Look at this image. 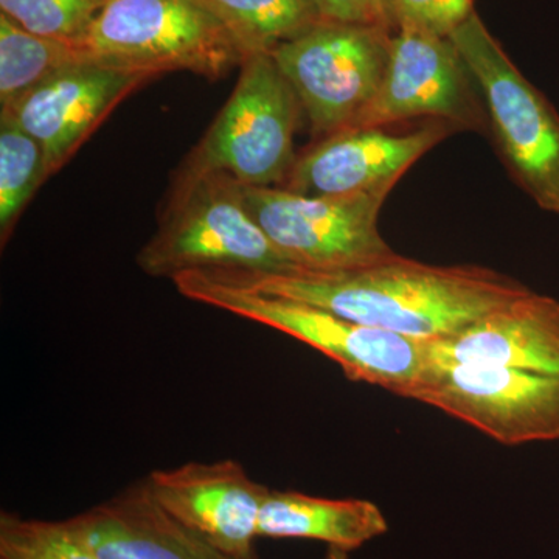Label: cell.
Returning <instances> with one entry per match:
<instances>
[{
  "label": "cell",
  "instance_id": "cell-1",
  "mask_svg": "<svg viewBox=\"0 0 559 559\" xmlns=\"http://www.w3.org/2000/svg\"><path fill=\"white\" fill-rule=\"evenodd\" d=\"M218 275L255 293L423 342L450 340L530 289L489 267L436 266L399 253L347 271Z\"/></svg>",
  "mask_w": 559,
  "mask_h": 559
},
{
  "label": "cell",
  "instance_id": "cell-2",
  "mask_svg": "<svg viewBox=\"0 0 559 559\" xmlns=\"http://www.w3.org/2000/svg\"><path fill=\"white\" fill-rule=\"evenodd\" d=\"M138 266L156 278L187 272L290 274L299 272L250 215L242 183L182 164Z\"/></svg>",
  "mask_w": 559,
  "mask_h": 559
},
{
  "label": "cell",
  "instance_id": "cell-3",
  "mask_svg": "<svg viewBox=\"0 0 559 559\" xmlns=\"http://www.w3.org/2000/svg\"><path fill=\"white\" fill-rule=\"evenodd\" d=\"M171 282L186 299L277 330L336 362L348 380L388 389L403 399H409L432 364L430 342L360 325L301 301L255 293L212 272H187Z\"/></svg>",
  "mask_w": 559,
  "mask_h": 559
},
{
  "label": "cell",
  "instance_id": "cell-4",
  "mask_svg": "<svg viewBox=\"0 0 559 559\" xmlns=\"http://www.w3.org/2000/svg\"><path fill=\"white\" fill-rule=\"evenodd\" d=\"M73 46L83 62L151 80L176 70L219 80L245 58L201 0H105Z\"/></svg>",
  "mask_w": 559,
  "mask_h": 559
},
{
  "label": "cell",
  "instance_id": "cell-5",
  "mask_svg": "<svg viewBox=\"0 0 559 559\" xmlns=\"http://www.w3.org/2000/svg\"><path fill=\"white\" fill-rule=\"evenodd\" d=\"M450 39L479 87L511 176L540 210L558 215V110L522 75L476 11Z\"/></svg>",
  "mask_w": 559,
  "mask_h": 559
},
{
  "label": "cell",
  "instance_id": "cell-6",
  "mask_svg": "<svg viewBox=\"0 0 559 559\" xmlns=\"http://www.w3.org/2000/svg\"><path fill=\"white\" fill-rule=\"evenodd\" d=\"M300 110L272 55L250 53L229 100L183 165L226 173L246 187H277L296 162Z\"/></svg>",
  "mask_w": 559,
  "mask_h": 559
},
{
  "label": "cell",
  "instance_id": "cell-7",
  "mask_svg": "<svg viewBox=\"0 0 559 559\" xmlns=\"http://www.w3.org/2000/svg\"><path fill=\"white\" fill-rule=\"evenodd\" d=\"M393 32L388 25L320 20L271 51L318 140L349 130L373 100Z\"/></svg>",
  "mask_w": 559,
  "mask_h": 559
},
{
  "label": "cell",
  "instance_id": "cell-8",
  "mask_svg": "<svg viewBox=\"0 0 559 559\" xmlns=\"http://www.w3.org/2000/svg\"><path fill=\"white\" fill-rule=\"evenodd\" d=\"M245 202L264 234L299 271L355 270L393 255L378 219L390 191L305 197L285 187H246Z\"/></svg>",
  "mask_w": 559,
  "mask_h": 559
},
{
  "label": "cell",
  "instance_id": "cell-9",
  "mask_svg": "<svg viewBox=\"0 0 559 559\" xmlns=\"http://www.w3.org/2000/svg\"><path fill=\"white\" fill-rule=\"evenodd\" d=\"M409 400L507 447L559 440V374L433 360Z\"/></svg>",
  "mask_w": 559,
  "mask_h": 559
},
{
  "label": "cell",
  "instance_id": "cell-10",
  "mask_svg": "<svg viewBox=\"0 0 559 559\" xmlns=\"http://www.w3.org/2000/svg\"><path fill=\"white\" fill-rule=\"evenodd\" d=\"M474 84L450 38L418 28H399L393 32L380 90L352 128H385L430 119L480 130L485 119Z\"/></svg>",
  "mask_w": 559,
  "mask_h": 559
},
{
  "label": "cell",
  "instance_id": "cell-11",
  "mask_svg": "<svg viewBox=\"0 0 559 559\" xmlns=\"http://www.w3.org/2000/svg\"><path fill=\"white\" fill-rule=\"evenodd\" d=\"M455 128L443 121L407 132L352 128L319 139L296 157L282 186L305 197L392 191L415 162Z\"/></svg>",
  "mask_w": 559,
  "mask_h": 559
},
{
  "label": "cell",
  "instance_id": "cell-12",
  "mask_svg": "<svg viewBox=\"0 0 559 559\" xmlns=\"http://www.w3.org/2000/svg\"><path fill=\"white\" fill-rule=\"evenodd\" d=\"M151 495L180 524L235 557L257 555L261 507L270 487L234 459L189 462L146 476Z\"/></svg>",
  "mask_w": 559,
  "mask_h": 559
},
{
  "label": "cell",
  "instance_id": "cell-13",
  "mask_svg": "<svg viewBox=\"0 0 559 559\" xmlns=\"http://www.w3.org/2000/svg\"><path fill=\"white\" fill-rule=\"evenodd\" d=\"M150 76L76 62L55 73L10 109L0 110L44 151L47 178L57 175L106 117Z\"/></svg>",
  "mask_w": 559,
  "mask_h": 559
},
{
  "label": "cell",
  "instance_id": "cell-14",
  "mask_svg": "<svg viewBox=\"0 0 559 559\" xmlns=\"http://www.w3.org/2000/svg\"><path fill=\"white\" fill-rule=\"evenodd\" d=\"M62 525L102 559H260L227 554L180 524L153 498L146 477Z\"/></svg>",
  "mask_w": 559,
  "mask_h": 559
},
{
  "label": "cell",
  "instance_id": "cell-15",
  "mask_svg": "<svg viewBox=\"0 0 559 559\" xmlns=\"http://www.w3.org/2000/svg\"><path fill=\"white\" fill-rule=\"evenodd\" d=\"M430 349L439 362L559 374V301L528 289Z\"/></svg>",
  "mask_w": 559,
  "mask_h": 559
},
{
  "label": "cell",
  "instance_id": "cell-16",
  "mask_svg": "<svg viewBox=\"0 0 559 559\" xmlns=\"http://www.w3.org/2000/svg\"><path fill=\"white\" fill-rule=\"evenodd\" d=\"M389 532L377 503L367 499H326L270 489L259 521V538L320 540L352 551Z\"/></svg>",
  "mask_w": 559,
  "mask_h": 559
},
{
  "label": "cell",
  "instance_id": "cell-17",
  "mask_svg": "<svg viewBox=\"0 0 559 559\" xmlns=\"http://www.w3.org/2000/svg\"><path fill=\"white\" fill-rule=\"evenodd\" d=\"M229 31L245 57L271 53L320 21L312 0H201Z\"/></svg>",
  "mask_w": 559,
  "mask_h": 559
},
{
  "label": "cell",
  "instance_id": "cell-18",
  "mask_svg": "<svg viewBox=\"0 0 559 559\" xmlns=\"http://www.w3.org/2000/svg\"><path fill=\"white\" fill-rule=\"evenodd\" d=\"M80 60L73 43L44 38L0 13V110Z\"/></svg>",
  "mask_w": 559,
  "mask_h": 559
},
{
  "label": "cell",
  "instance_id": "cell-19",
  "mask_svg": "<svg viewBox=\"0 0 559 559\" xmlns=\"http://www.w3.org/2000/svg\"><path fill=\"white\" fill-rule=\"evenodd\" d=\"M46 159L38 140L9 116H0V241L9 242L17 219L43 186Z\"/></svg>",
  "mask_w": 559,
  "mask_h": 559
},
{
  "label": "cell",
  "instance_id": "cell-20",
  "mask_svg": "<svg viewBox=\"0 0 559 559\" xmlns=\"http://www.w3.org/2000/svg\"><path fill=\"white\" fill-rule=\"evenodd\" d=\"M0 558L102 559L69 535L62 521L27 520L0 513Z\"/></svg>",
  "mask_w": 559,
  "mask_h": 559
},
{
  "label": "cell",
  "instance_id": "cell-21",
  "mask_svg": "<svg viewBox=\"0 0 559 559\" xmlns=\"http://www.w3.org/2000/svg\"><path fill=\"white\" fill-rule=\"evenodd\" d=\"M105 0H0L2 14L44 38L75 43Z\"/></svg>",
  "mask_w": 559,
  "mask_h": 559
},
{
  "label": "cell",
  "instance_id": "cell-22",
  "mask_svg": "<svg viewBox=\"0 0 559 559\" xmlns=\"http://www.w3.org/2000/svg\"><path fill=\"white\" fill-rule=\"evenodd\" d=\"M393 31L418 28L450 38L474 13V0H388Z\"/></svg>",
  "mask_w": 559,
  "mask_h": 559
},
{
  "label": "cell",
  "instance_id": "cell-23",
  "mask_svg": "<svg viewBox=\"0 0 559 559\" xmlns=\"http://www.w3.org/2000/svg\"><path fill=\"white\" fill-rule=\"evenodd\" d=\"M322 21L388 25V0H312Z\"/></svg>",
  "mask_w": 559,
  "mask_h": 559
},
{
  "label": "cell",
  "instance_id": "cell-24",
  "mask_svg": "<svg viewBox=\"0 0 559 559\" xmlns=\"http://www.w3.org/2000/svg\"><path fill=\"white\" fill-rule=\"evenodd\" d=\"M322 559H352L349 558L348 551L334 549V547H329L326 549L325 555H323Z\"/></svg>",
  "mask_w": 559,
  "mask_h": 559
},
{
  "label": "cell",
  "instance_id": "cell-25",
  "mask_svg": "<svg viewBox=\"0 0 559 559\" xmlns=\"http://www.w3.org/2000/svg\"><path fill=\"white\" fill-rule=\"evenodd\" d=\"M0 559H3V558H0Z\"/></svg>",
  "mask_w": 559,
  "mask_h": 559
}]
</instances>
